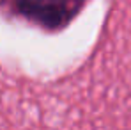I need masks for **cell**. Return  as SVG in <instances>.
Returning <instances> with one entry per match:
<instances>
[{"mask_svg": "<svg viewBox=\"0 0 131 130\" xmlns=\"http://www.w3.org/2000/svg\"><path fill=\"white\" fill-rule=\"evenodd\" d=\"M80 7L69 2H51V0H30V2H20L16 5L18 13L36 22L37 25H43L46 29H60L69 23V20L74 16V11Z\"/></svg>", "mask_w": 131, "mask_h": 130, "instance_id": "1", "label": "cell"}]
</instances>
